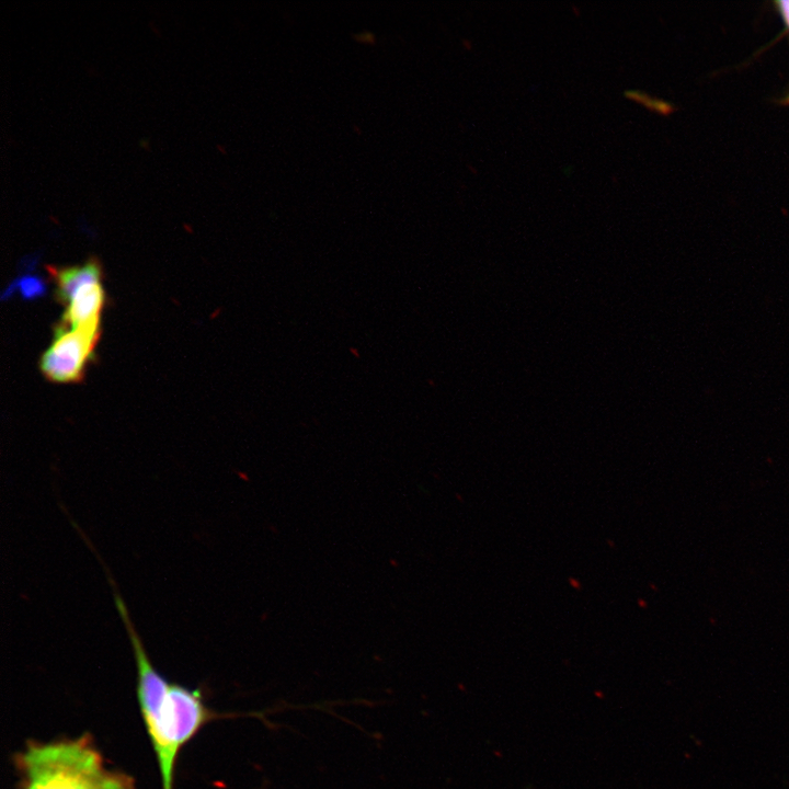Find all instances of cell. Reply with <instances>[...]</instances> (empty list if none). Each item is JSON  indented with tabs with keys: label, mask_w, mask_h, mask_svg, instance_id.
<instances>
[{
	"label": "cell",
	"mask_w": 789,
	"mask_h": 789,
	"mask_svg": "<svg viewBox=\"0 0 789 789\" xmlns=\"http://www.w3.org/2000/svg\"><path fill=\"white\" fill-rule=\"evenodd\" d=\"M45 289V284L42 278L35 275H24L5 290L3 297L11 296L15 290H19L24 299H34L43 296Z\"/></svg>",
	"instance_id": "cell-6"
},
{
	"label": "cell",
	"mask_w": 789,
	"mask_h": 789,
	"mask_svg": "<svg viewBox=\"0 0 789 789\" xmlns=\"http://www.w3.org/2000/svg\"><path fill=\"white\" fill-rule=\"evenodd\" d=\"M100 338V319L76 328L57 327L52 345L41 358V370L54 382H77Z\"/></svg>",
	"instance_id": "cell-3"
},
{
	"label": "cell",
	"mask_w": 789,
	"mask_h": 789,
	"mask_svg": "<svg viewBox=\"0 0 789 789\" xmlns=\"http://www.w3.org/2000/svg\"><path fill=\"white\" fill-rule=\"evenodd\" d=\"M114 598L134 650L137 666V696L144 723L157 756L161 789H173L174 770L180 750L173 743L164 711V699L170 684L151 664L124 601L117 593Z\"/></svg>",
	"instance_id": "cell-2"
},
{
	"label": "cell",
	"mask_w": 789,
	"mask_h": 789,
	"mask_svg": "<svg viewBox=\"0 0 789 789\" xmlns=\"http://www.w3.org/2000/svg\"><path fill=\"white\" fill-rule=\"evenodd\" d=\"M105 294L101 283L80 289L67 305L58 327L71 329L100 319Z\"/></svg>",
	"instance_id": "cell-5"
},
{
	"label": "cell",
	"mask_w": 789,
	"mask_h": 789,
	"mask_svg": "<svg viewBox=\"0 0 789 789\" xmlns=\"http://www.w3.org/2000/svg\"><path fill=\"white\" fill-rule=\"evenodd\" d=\"M355 38H356L358 42H362V43H364V44H373V43H375V36H374L373 33H369V32L359 33V34H357V35L355 36Z\"/></svg>",
	"instance_id": "cell-8"
},
{
	"label": "cell",
	"mask_w": 789,
	"mask_h": 789,
	"mask_svg": "<svg viewBox=\"0 0 789 789\" xmlns=\"http://www.w3.org/2000/svg\"><path fill=\"white\" fill-rule=\"evenodd\" d=\"M776 4L778 5L779 13L789 27V1H777Z\"/></svg>",
	"instance_id": "cell-7"
},
{
	"label": "cell",
	"mask_w": 789,
	"mask_h": 789,
	"mask_svg": "<svg viewBox=\"0 0 789 789\" xmlns=\"http://www.w3.org/2000/svg\"><path fill=\"white\" fill-rule=\"evenodd\" d=\"M14 764L23 789H135L132 776L106 767L89 734L28 742Z\"/></svg>",
	"instance_id": "cell-1"
},
{
	"label": "cell",
	"mask_w": 789,
	"mask_h": 789,
	"mask_svg": "<svg viewBox=\"0 0 789 789\" xmlns=\"http://www.w3.org/2000/svg\"><path fill=\"white\" fill-rule=\"evenodd\" d=\"M48 273L55 282V296L61 304L68 305L73 296L83 287L101 283L102 266L92 258L82 265L66 267L48 266Z\"/></svg>",
	"instance_id": "cell-4"
}]
</instances>
